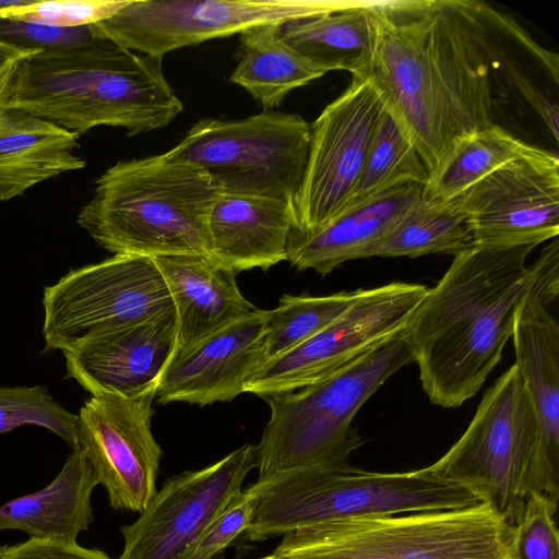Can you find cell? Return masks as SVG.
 Returning a JSON list of instances; mask_svg holds the SVG:
<instances>
[{
    "label": "cell",
    "instance_id": "cell-1",
    "mask_svg": "<svg viewBox=\"0 0 559 559\" xmlns=\"http://www.w3.org/2000/svg\"><path fill=\"white\" fill-rule=\"evenodd\" d=\"M372 9L370 78L430 180L462 140L495 123L479 2L395 1Z\"/></svg>",
    "mask_w": 559,
    "mask_h": 559
},
{
    "label": "cell",
    "instance_id": "cell-2",
    "mask_svg": "<svg viewBox=\"0 0 559 559\" xmlns=\"http://www.w3.org/2000/svg\"><path fill=\"white\" fill-rule=\"evenodd\" d=\"M534 248L460 252L409 318L407 346L431 403L462 405L500 362L533 286L526 259Z\"/></svg>",
    "mask_w": 559,
    "mask_h": 559
},
{
    "label": "cell",
    "instance_id": "cell-3",
    "mask_svg": "<svg viewBox=\"0 0 559 559\" xmlns=\"http://www.w3.org/2000/svg\"><path fill=\"white\" fill-rule=\"evenodd\" d=\"M162 59L108 39L34 52L14 67L0 93V108L24 111L79 135L97 126L123 128L129 136L157 130L182 111Z\"/></svg>",
    "mask_w": 559,
    "mask_h": 559
},
{
    "label": "cell",
    "instance_id": "cell-4",
    "mask_svg": "<svg viewBox=\"0 0 559 559\" xmlns=\"http://www.w3.org/2000/svg\"><path fill=\"white\" fill-rule=\"evenodd\" d=\"M219 190L200 167L167 152L109 167L78 224L114 254L209 255V216Z\"/></svg>",
    "mask_w": 559,
    "mask_h": 559
},
{
    "label": "cell",
    "instance_id": "cell-5",
    "mask_svg": "<svg viewBox=\"0 0 559 559\" xmlns=\"http://www.w3.org/2000/svg\"><path fill=\"white\" fill-rule=\"evenodd\" d=\"M413 362L405 328L322 380L263 397L271 409L257 448L262 484L281 475L347 463L362 443L352 421L369 397Z\"/></svg>",
    "mask_w": 559,
    "mask_h": 559
},
{
    "label": "cell",
    "instance_id": "cell-6",
    "mask_svg": "<svg viewBox=\"0 0 559 559\" xmlns=\"http://www.w3.org/2000/svg\"><path fill=\"white\" fill-rule=\"evenodd\" d=\"M513 524L488 502L348 516L283 535L272 559H515Z\"/></svg>",
    "mask_w": 559,
    "mask_h": 559
},
{
    "label": "cell",
    "instance_id": "cell-7",
    "mask_svg": "<svg viewBox=\"0 0 559 559\" xmlns=\"http://www.w3.org/2000/svg\"><path fill=\"white\" fill-rule=\"evenodd\" d=\"M257 493L250 542H263L305 526L381 513L457 509L479 503L468 490L432 474L370 472L347 463L290 472L249 486Z\"/></svg>",
    "mask_w": 559,
    "mask_h": 559
},
{
    "label": "cell",
    "instance_id": "cell-8",
    "mask_svg": "<svg viewBox=\"0 0 559 559\" xmlns=\"http://www.w3.org/2000/svg\"><path fill=\"white\" fill-rule=\"evenodd\" d=\"M427 468L490 503L511 524L531 491L545 493L539 423L515 364L484 394L461 438Z\"/></svg>",
    "mask_w": 559,
    "mask_h": 559
},
{
    "label": "cell",
    "instance_id": "cell-9",
    "mask_svg": "<svg viewBox=\"0 0 559 559\" xmlns=\"http://www.w3.org/2000/svg\"><path fill=\"white\" fill-rule=\"evenodd\" d=\"M310 140V124L300 116L263 111L239 120H200L167 153L203 169L221 193L294 203Z\"/></svg>",
    "mask_w": 559,
    "mask_h": 559
},
{
    "label": "cell",
    "instance_id": "cell-10",
    "mask_svg": "<svg viewBox=\"0 0 559 559\" xmlns=\"http://www.w3.org/2000/svg\"><path fill=\"white\" fill-rule=\"evenodd\" d=\"M45 350L67 352L87 338L174 307L152 258L114 254L69 271L43 296Z\"/></svg>",
    "mask_w": 559,
    "mask_h": 559
},
{
    "label": "cell",
    "instance_id": "cell-11",
    "mask_svg": "<svg viewBox=\"0 0 559 559\" xmlns=\"http://www.w3.org/2000/svg\"><path fill=\"white\" fill-rule=\"evenodd\" d=\"M343 8L311 0H130L96 25L105 38L126 49L163 58L185 46Z\"/></svg>",
    "mask_w": 559,
    "mask_h": 559
},
{
    "label": "cell",
    "instance_id": "cell-12",
    "mask_svg": "<svg viewBox=\"0 0 559 559\" xmlns=\"http://www.w3.org/2000/svg\"><path fill=\"white\" fill-rule=\"evenodd\" d=\"M428 290L425 285L402 282L359 289L336 320L261 365L243 391L265 397L322 380L402 331Z\"/></svg>",
    "mask_w": 559,
    "mask_h": 559
},
{
    "label": "cell",
    "instance_id": "cell-13",
    "mask_svg": "<svg viewBox=\"0 0 559 559\" xmlns=\"http://www.w3.org/2000/svg\"><path fill=\"white\" fill-rule=\"evenodd\" d=\"M383 102L370 76L347 88L310 126L307 165L294 200V230L312 233L347 204L362 171Z\"/></svg>",
    "mask_w": 559,
    "mask_h": 559
},
{
    "label": "cell",
    "instance_id": "cell-14",
    "mask_svg": "<svg viewBox=\"0 0 559 559\" xmlns=\"http://www.w3.org/2000/svg\"><path fill=\"white\" fill-rule=\"evenodd\" d=\"M473 246H534L559 234V160L532 146L454 198Z\"/></svg>",
    "mask_w": 559,
    "mask_h": 559
},
{
    "label": "cell",
    "instance_id": "cell-15",
    "mask_svg": "<svg viewBox=\"0 0 559 559\" xmlns=\"http://www.w3.org/2000/svg\"><path fill=\"white\" fill-rule=\"evenodd\" d=\"M255 465L257 448L246 443L206 467L167 479L140 516L120 527L124 544L118 559H181Z\"/></svg>",
    "mask_w": 559,
    "mask_h": 559
},
{
    "label": "cell",
    "instance_id": "cell-16",
    "mask_svg": "<svg viewBox=\"0 0 559 559\" xmlns=\"http://www.w3.org/2000/svg\"><path fill=\"white\" fill-rule=\"evenodd\" d=\"M155 396V391L135 399L94 395L78 414V445L116 510L142 512L157 491L162 449L151 429Z\"/></svg>",
    "mask_w": 559,
    "mask_h": 559
},
{
    "label": "cell",
    "instance_id": "cell-17",
    "mask_svg": "<svg viewBox=\"0 0 559 559\" xmlns=\"http://www.w3.org/2000/svg\"><path fill=\"white\" fill-rule=\"evenodd\" d=\"M177 352L174 307L98 333L63 352L67 377L94 395L135 399L157 390Z\"/></svg>",
    "mask_w": 559,
    "mask_h": 559
},
{
    "label": "cell",
    "instance_id": "cell-18",
    "mask_svg": "<svg viewBox=\"0 0 559 559\" xmlns=\"http://www.w3.org/2000/svg\"><path fill=\"white\" fill-rule=\"evenodd\" d=\"M265 318L266 310L257 309L177 352L157 386V402L205 406L243 393L246 382L266 360Z\"/></svg>",
    "mask_w": 559,
    "mask_h": 559
},
{
    "label": "cell",
    "instance_id": "cell-19",
    "mask_svg": "<svg viewBox=\"0 0 559 559\" xmlns=\"http://www.w3.org/2000/svg\"><path fill=\"white\" fill-rule=\"evenodd\" d=\"M424 186L400 185L341 211L312 233L292 230L287 259L321 275L346 261L370 258L376 246L420 198Z\"/></svg>",
    "mask_w": 559,
    "mask_h": 559
},
{
    "label": "cell",
    "instance_id": "cell-20",
    "mask_svg": "<svg viewBox=\"0 0 559 559\" xmlns=\"http://www.w3.org/2000/svg\"><path fill=\"white\" fill-rule=\"evenodd\" d=\"M294 227L293 202L219 193L207 222L209 257L236 274L266 271L287 259Z\"/></svg>",
    "mask_w": 559,
    "mask_h": 559
},
{
    "label": "cell",
    "instance_id": "cell-21",
    "mask_svg": "<svg viewBox=\"0 0 559 559\" xmlns=\"http://www.w3.org/2000/svg\"><path fill=\"white\" fill-rule=\"evenodd\" d=\"M518 366L542 435L545 492L559 498V326L532 288L522 302L512 334Z\"/></svg>",
    "mask_w": 559,
    "mask_h": 559
},
{
    "label": "cell",
    "instance_id": "cell-22",
    "mask_svg": "<svg viewBox=\"0 0 559 559\" xmlns=\"http://www.w3.org/2000/svg\"><path fill=\"white\" fill-rule=\"evenodd\" d=\"M152 259L165 280L176 312L177 352L258 309L242 296L236 273L209 255Z\"/></svg>",
    "mask_w": 559,
    "mask_h": 559
},
{
    "label": "cell",
    "instance_id": "cell-23",
    "mask_svg": "<svg viewBox=\"0 0 559 559\" xmlns=\"http://www.w3.org/2000/svg\"><path fill=\"white\" fill-rule=\"evenodd\" d=\"M80 135L17 109L0 108V202L85 167L74 151Z\"/></svg>",
    "mask_w": 559,
    "mask_h": 559
},
{
    "label": "cell",
    "instance_id": "cell-24",
    "mask_svg": "<svg viewBox=\"0 0 559 559\" xmlns=\"http://www.w3.org/2000/svg\"><path fill=\"white\" fill-rule=\"evenodd\" d=\"M97 485L85 451L78 445L49 485L0 506V532L19 530L31 537L76 542L93 522L91 499Z\"/></svg>",
    "mask_w": 559,
    "mask_h": 559
},
{
    "label": "cell",
    "instance_id": "cell-25",
    "mask_svg": "<svg viewBox=\"0 0 559 559\" xmlns=\"http://www.w3.org/2000/svg\"><path fill=\"white\" fill-rule=\"evenodd\" d=\"M283 40L324 74L343 70L370 76L376 39L372 7H345L319 16L286 23Z\"/></svg>",
    "mask_w": 559,
    "mask_h": 559
},
{
    "label": "cell",
    "instance_id": "cell-26",
    "mask_svg": "<svg viewBox=\"0 0 559 559\" xmlns=\"http://www.w3.org/2000/svg\"><path fill=\"white\" fill-rule=\"evenodd\" d=\"M282 25H261L240 33L239 61L230 81L265 109L277 107L295 88L322 75L282 38Z\"/></svg>",
    "mask_w": 559,
    "mask_h": 559
},
{
    "label": "cell",
    "instance_id": "cell-27",
    "mask_svg": "<svg viewBox=\"0 0 559 559\" xmlns=\"http://www.w3.org/2000/svg\"><path fill=\"white\" fill-rule=\"evenodd\" d=\"M473 247L466 216L452 200L421 193L372 251V257L417 258L430 253L456 255Z\"/></svg>",
    "mask_w": 559,
    "mask_h": 559
},
{
    "label": "cell",
    "instance_id": "cell-28",
    "mask_svg": "<svg viewBox=\"0 0 559 559\" xmlns=\"http://www.w3.org/2000/svg\"><path fill=\"white\" fill-rule=\"evenodd\" d=\"M531 147L492 123L462 140L439 173L424 187L423 193L433 199L452 200Z\"/></svg>",
    "mask_w": 559,
    "mask_h": 559
},
{
    "label": "cell",
    "instance_id": "cell-29",
    "mask_svg": "<svg viewBox=\"0 0 559 559\" xmlns=\"http://www.w3.org/2000/svg\"><path fill=\"white\" fill-rule=\"evenodd\" d=\"M428 181L429 174L421 156L383 107L359 180L345 207L400 185L425 187Z\"/></svg>",
    "mask_w": 559,
    "mask_h": 559
},
{
    "label": "cell",
    "instance_id": "cell-30",
    "mask_svg": "<svg viewBox=\"0 0 559 559\" xmlns=\"http://www.w3.org/2000/svg\"><path fill=\"white\" fill-rule=\"evenodd\" d=\"M358 290L319 297L282 296L276 308L266 310V360L296 347L336 320L354 302Z\"/></svg>",
    "mask_w": 559,
    "mask_h": 559
},
{
    "label": "cell",
    "instance_id": "cell-31",
    "mask_svg": "<svg viewBox=\"0 0 559 559\" xmlns=\"http://www.w3.org/2000/svg\"><path fill=\"white\" fill-rule=\"evenodd\" d=\"M38 426L78 447V415L67 411L43 385L0 386V433Z\"/></svg>",
    "mask_w": 559,
    "mask_h": 559
},
{
    "label": "cell",
    "instance_id": "cell-32",
    "mask_svg": "<svg viewBox=\"0 0 559 559\" xmlns=\"http://www.w3.org/2000/svg\"><path fill=\"white\" fill-rule=\"evenodd\" d=\"M558 501L531 491L513 520L515 559H559Z\"/></svg>",
    "mask_w": 559,
    "mask_h": 559
},
{
    "label": "cell",
    "instance_id": "cell-33",
    "mask_svg": "<svg viewBox=\"0 0 559 559\" xmlns=\"http://www.w3.org/2000/svg\"><path fill=\"white\" fill-rule=\"evenodd\" d=\"M130 0L35 1L0 11L1 15L55 27H81L105 21Z\"/></svg>",
    "mask_w": 559,
    "mask_h": 559
},
{
    "label": "cell",
    "instance_id": "cell-34",
    "mask_svg": "<svg viewBox=\"0 0 559 559\" xmlns=\"http://www.w3.org/2000/svg\"><path fill=\"white\" fill-rule=\"evenodd\" d=\"M96 24L55 27L0 14V43L25 50L50 51L83 47L105 40Z\"/></svg>",
    "mask_w": 559,
    "mask_h": 559
},
{
    "label": "cell",
    "instance_id": "cell-35",
    "mask_svg": "<svg viewBox=\"0 0 559 559\" xmlns=\"http://www.w3.org/2000/svg\"><path fill=\"white\" fill-rule=\"evenodd\" d=\"M255 506V491L250 487L241 490L204 530L181 559H217L250 526Z\"/></svg>",
    "mask_w": 559,
    "mask_h": 559
},
{
    "label": "cell",
    "instance_id": "cell-36",
    "mask_svg": "<svg viewBox=\"0 0 559 559\" xmlns=\"http://www.w3.org/2000/svg\"><path fill=\"white\" fill-rule=\"evenodd\" d=\"M0 559H112L105 551L76 542L29 537L14 545H0Z\"/></svg>",
    "mask_w": 559,
    "mask_h": 559
},
{
    "label": "cell",
    "instance_id": "cell-37",
    "mask_svg": "<svg viewBox=\"0 0 559 559\" xmlns=\"http://www.w3.org/2000/svg\"><path fill=\"white\" fill-rule=\"evenodd\" d=\"M559 241L554 238L552 242L544 248L539 258L532 264L534 270L533 293L544 305L556 300L559 293Z\"/></svg>",
    "mask_w": 559,
    "mask_h": 559
},
{
    "label": "cell",
    "instance_id": "cell-38",
    "mask_svg": "<svg viewBox=\"0 0 559 559\" xmlns=\"http://www.w3.org/2000/svg\"><path fill=\"white\" fill-rule=\"evenodd\" d=\"M34 52L38 51L20 49L0 43V93L16 63Z\"/></svg>",
    "mask_w": 559,
    "mask_h": 559
},
{
    "label": "cell",
    "instance_id": "cell-39",
    "mask_svg": "<svg viewBox=\"0 0 559 559\" xmlns=\"http://www.w3.org/2000/svg\"><path fill=\"white\" fill-rule=\"evenodd\" d=\"M260 559H272V558H271V557H270V555H269V556L263 557V558H260Z\"/></svg>",
    "mask_w": 559,
    "mask_h": 559
}]
</instances>
